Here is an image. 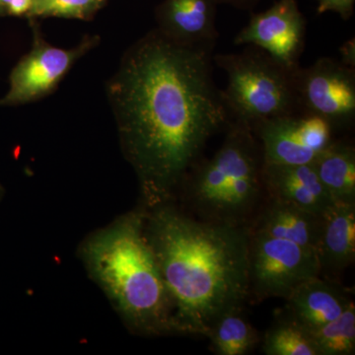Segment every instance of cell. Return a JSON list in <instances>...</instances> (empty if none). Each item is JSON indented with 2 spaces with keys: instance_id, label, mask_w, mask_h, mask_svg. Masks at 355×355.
Segmentation results:
<instances>
[{
  "instance_id": "18",
  "label": "cell",
  "mask_w": 355,
  "mask_h": 355,
  "mask_svg": "<svg viewBox=\"0 0 355 355\" xmlns=\"http://www.w3.org/2000/svg\"><path fill=\"white\" fill-rule=\"evenodd\" d=\"M263 352L266 355H318L310 331L287 315L266 331Z\"/></svg>"
},
{
  "instance_id": "20",
  "label": "cell",
  "mask_w": 355,
  "mask_h": 355,
  "mask_svg": "<svg viewBox=\"0 0 355 355\" xmlns=\"http://www.w3.org/2000/svg\"><path fill=\"white\" fill-rule=\"evenodd\" d=\"M102 0H33L29 18L62 17L89 19Z\"/></svg>"
},
{
  "instance_id": "25",
  "label": "cell",
  "mask_w": 355,
  "mask_h": 355,
  "mask_svg": "<svg viewBox=\"0 0 355 355\" xmlns=\"http://www.w3.org/2000/svg\"><path fill=\"white\" fill-rule=\"evenodd\" d=\"M4 14H6V11H4V9L2 8L1 6H0V16L4 15Z\"/></svg>"
},
{
  "instance_id": "24",
  "label": "cell",
  "mask_w": 355,
  "mask_h": 355,
  "mask_svg": "<svg viewBox=\"0 0 355 355\" xmlns=\"http://www.w3.org/2000/svg\"><path fill=\"white\" fill-rule=\"evenodd\" d=\"M254 0H216L217 3H228L237 7L249 6Z\"/></svg>"
},
{
  "instance_id": "6",
  "label": "cell",
  "mask_w": 355,
  "mask_h": 355,
  "mask_svg": "<svg viewBox=\"0 0 355 355\" xmlns=\"http://www.w3.org/2000/svg\"><path fill=\"white\" fill-rule=\"evenodd\" d=\"M248 233L250 296L256 300L286 298L301 282L320 275L315 251L249 226Z\"/></svg>"
},
{
  "instance_id": "15",
  "label": "cell",
  "mask_w": 355,
  "mask_h": 355,
  "mask_svg": "<svg viewBox=\"0 0 355 355\" xmlns=\"http://www.w3.org/2000/svg\"><path fill=\"white\" fill-rule=\"evenodd\" d=\"M322 218L323 214H312L295 205L268 198L266 205L259 209L248 226L315 251L321 232Z\"/></svg>"
},
{
  "instance_id": "8",
  "label": "cell",
  "mask_w": 355,
  "mask_h": 355,
  "mask_svg": "<svg viewBox=\"0 0 355 355\" xmlns=\"http://www.w3.org/2000/svg\"><path fill=\"white\" fill-rule=\"evenodd\" d=\"M299 107L317 114L333 128L352 125L355 116V70L342 60L319 58L295 71Z\"/></svg>"
},
{
  "instance_id": "19",
  "label": "cell",
  "mask_w": 355,
  "mask_h": 355,
  "mask_svg": "<svg viewBox=\"0 0 355 355\" xmlns=\"http://www.w3.org/2000/svg\"><path fill=\"white\" fill-rule=\"evenodd\" d=\"M318 355L355 354V305L352 303L333 321L310 330Z\"/></svg>"
},
{
  "instance_id": "4",
  "label": "cell",
  "mask_w": 355,
  "mask_h": 355,
  "mask_svg": "<svg viewBox=\"0 0 355 355\" xmlns=\"http://www.w3.org/2000/svg\"><path fill=\"white\" fill-rule=\"evenodd\" d=\"M225 139L188 180V198L202 220L248 226L265 198L263 151L251 125L230 120Z\"/></svg>"
},
{
  "instance_id": "26",
  "label": "cell",
  "mask_w": 355,
  "mask_h": 355,
  "mask_svg": "<svg viewBox=\"0 0 355 355\" xmlns=\"http://www.w3.org/2000/svg\"><path fill=\"white\" fill-rule=\"evenodd\" d=\"M1 197H2V189H1V187H0V200H1Z\"/></svg>"
},
{
  "instance_id": "1",
  "label": "cell",
  "mask_w": 355,
  "mask_h": 355,
  "mask_svg": "<svg viewBox=\"0 0 355 355\" xmlns=\"http://www.w3.org/2000/svg\"><path fill=\"white\" fill-rule=\"evenodd\" d=\"M212 46L156 30L128 51L109 84L121 148L146 209L171 202L207 141L230 121L212 77Z\"/></svg>"
},
{
  "instance_id": "14",
  "label": "cell",
  "mask_w": 355,
  "mask_h": 355,
  "mask_svg": "<svg viewBox=\"0 0 355 355\" xmlns=\"http://www.w3.org/2000/svg\"><path fill=\"white\" fill-rule=\"evenodd\" d=\"M216 0H165L157 10L159 31L180 43L214 44Z\"/></svg>"
},
{
  "instance_id": "13",
  "label": "cell",
  "mask_w": 355,
  "mask_h": 355,
  "mask_svg": "<svg viewBox=\"0 0 355 355\" xmlns=\"http://www.w3.org/2000/svg\"><path fill=\"white\" fill-rule=\"evenodd\" d=\"M320 277H336L355 259V203L334 202L323 214L316 249Z\"/></svg>"
},
{
  "instance_id": "17",
  "label": "cell",
  "mask_w": 355,
  "mask_h": 355,
  "mask_svg": "<svg viewBox=\"0 0 355 355\" xmlns=\"http://www.w3.org/2000/svg\"><path fill=\"white\" fill-rule=\"evenodd\" d=\"M207 338L217 355L250 354L260 342L258 331L243 315V308L224 313L212 324Z\"/></svg>"
},
{
  "instance_id": "5",
  "label": "cell",
  "mask_w": 355,
  "mask_h": 355,
  "mask_svg": "<svg viewBox=\"0 0 355 355\" xmlns=\"http://www.w3.org/2000/svg\"><path fill=\"white\" fill-rule=\"evenodd\" d=\"M253 49L214 58L227 73V87L222 97L230 120L251 127L266 119L296 113L299 107L296 70L286 69L265 51Z\"/></svg>"
},
{
  "instance_id": "11",
  "label": "cell",
  "mask_w": 355,
  "mask_h": 355,
  "mask_svg": "<svg viewBox=\"0 0 355 355\" xmlns=\"http://www.w3.org/2000/svg\"><path fill=\"white\" fill-rule=\"evenodd\" d=\"M263 180L266 198L295 205L315 214H323L334 205L313 163L301 165L265 163Z\"/></svg>"
},
{
  "instance_id": "7",
  "label": "cell",
  "mask_w": 355,
  "mask_h": 355,
  "mask_svg": "<svg viewBox=\"0 0 355 355\" xmlns=\"http://www.w3.org/2000/svg\"><path fill=\"white\" fill-rule=\"evenodd\" d=\"M251 128L268 164H310L333 141V125L314 114L273 116Z\"/></svg>"
},
{
  "instance_id": "9",
  "label": "cell",
  "mask_w": 355,
  "mask_h": 355,
  "mask_svg": "<svg viewBox=\"0 0 355 355\" xmlns=\"http://www.w3.org/2000/svg\"><path fill=\"white\" fill-rule=\"evenodd\" d=\"M33 34L32 50L11 72L10 87L0 99V107L25 104L49 94L76 60L97 44V37H88L76 48L65 50L46 43L38 31Z\"/></svg>"
},
{
  "instance_id": "12",
  "label": "cell",
  "mask_w": 355,
  "mask_h": 355,
  "mask_svg": "<svg viewBox=\"0 0 355 355\" xmlns=\"http://www.w3.org/2000/svg\"><path fill=\"white\" fill-rule=\"evenodd\" d=\"M284 299L287 316L309 331L333 321L354 303L345 287L320 275L301 282Z\"/></svg>"
},
{
  "instance_id": "10",
  "label": "cell",
  "mask_w": 355,
  "mask_h": 355,
  "mask_svg": "<svg viewBox=\"0 0 355 355\" xmlns=\"http://www.w3.org/2000/svg\"><path fill=\"white\" fill-rule=\"evenodd\" d=\"M306 20L296 0H279L268 10L254 14L236 36V44H251L286 69H299L305 46Z\"/></svg>"
},
{
  "instance_id": "16",
  "label": "cell",
  "mask_w": 355,
  "mask_h": 355,
  "mask_svg": "<svg viewBox=\"0 0 355 355\" xmlns=\"http://www.w3.org/2000/svg\"><path fill=\"white\" fill-rule=\"evenodd\" d=\"M313 165L334 202L355 203V149L352 144L331 141Z\"/></svg>"
},
{
  "instance_id": "21",
  "label": "cell",
  "mask_w": 355,
  "mask_h": 355,
  "mask_svg": "<svg viewBox=\"0 0 355 355\" xmlns=\"http://www.w3.org/2000/svg\"><path fill=\"white\" fill-rule=\"evenodd\" d=\"M355 0H319L318 14L338 13L343 19H349L354 13Z\"/></svg>"
},
{
  "instance_id": "23",
  "label": "cell",
  "mask_w": 355,
  "mask_h": 355,
  "mask_svg": "<svg viewBox=\"0 0 355 355\" xmlns=\"http://www.w3.org/2000/svg\"><path fill=\"white\" fill-rule=\"evenodd\" d=\"M340 51H342L343 53L342 62L343 64L349 65L350 67H354V69L355 51L354 40H352V41L347 42V43L343 44V49Z\"/></svg>"
},
{
  "instance_id": "27",
  "label": "cell",
  "mask_w": 355,
  "mask_h": 355,
  "mask_svg": "<svg viewBox=\"0 0 355 355\" xmlns=\"http://www.w3.org/2000/svg\"><path fill=\"white\" fill-rule=\"evenodd\" d=\"M102 1H104V0H102Z\"/></svg>"
},
{
  "instance_id": "2",
  "label": "cell",
  "mask_w": 355,
  "mask_h": 355,
  "mask_svg": "<svg viewBox=\"0 0 355 355\" xmlns=\"http://www.w3.org/2000/svg\"><path fill=\"white\" fill-rule=\"evenodd\" d=\"M146 235L172 299L180 335L207 336L250 297L248 226L202 220L170 205L146 209Z\"/></svg>"
},
{
  "instance_id": "3",
  "label": "cell",
  "mask_w": 355,
  "mask_h": 355,
  "mask_svg": "<svg viewBox=\"0 0 355 355\" xmlns=\"http://www.w3.org/2000/svg\"><path fill=\"white\" fill-rule=\"evenodd\" d=\"M141 205L88 236L80 258L128 328L139 335H180L172 299L146 235Z\"/></svg>"
},
{
  "instance_id": "22",
  "label": "cell",
  "mask_w": 355,
  "mask_h": 355,
  "mask_svg": "<svg viewBox=\"0 0 355 355\" xmlns=\"http://www.w3.org/2000/svg\"><path fill=\"white\" fill-rule=\"evenodd\" d=\"M32 1L33 0H0V6L9 15L23 16L29 12Z\"/></svg>"
}]
</instances>
